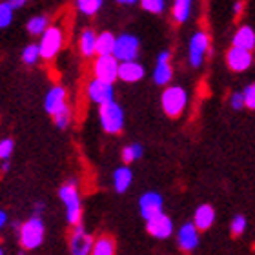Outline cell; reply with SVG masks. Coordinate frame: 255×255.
<instances>
[{
    "label": "cell",
    "mask_w": 255,
    "mask_h": 255,
    "mask_svg": "<svg viewBox=\"0 0 255 255\" xmlns=\"http://www.w3.org/2000/svg\"><path fill=\"white\" fill-rule=\"evenodd\" d=\"M59 195H60V201L66 206V219H68V223L73 224V226L79 224L80 215H82V208H80V197L75 181H69L68 184H64L59 190Z\"/></svg>",
    "instance_id": "1"
},
{
    "label": "cell",
    "mask_w": 255,
    "mask_h": 255,
    "mask_svg": "<svg viewBox=\"0 0 255 255\" xmlns=\"http://www.w3.org/2000/svg\"><path fill=\"white\" fill-rule=\"evenodd\" d=\"M101 126L106 133H119L124 128V112L115 101L104 102L101 104Z\"/></svg>",
    "instance_id": "2"
},
{
    "label": "cell",
    "mask_w": 255,
    "mask_h": 255,
    "mask_svg": "<svg viewBox=\"0 0 255 255\" xmlns=\"http://www.w3.org/2000/svg\"><path fill=\"white\" fill-rule=\"evenodd\" d=\"M160 102H162V110L166 112V115L179 117L188 104V93L182 90L181 86H171V88L164 90Z\"/></svg>",
    "instance_id": "3"
},
{
    "label": "cell",
    "mask_w": 255,
    "mask_h": 255,
    "mask_svg": "<svg viewBox=\"0 0 255 255\" xmlns=\"http://www.w3.org/2000/svg\"><path fill=\"white\" fill-rule=\"evenodd\" d=\"M44 241V223L42 219L31 217L27 223L22 224L20 228V243L22 248L26 250H35L42 245Z\"/></svg>",
    "instance_id": "4"
},
{
    "label": "cell",
    "mask_w": 255,
    "mask_h": 255,
    "mask_svg": "<svg viewBox=\"0 0 255 255\" xmlns=\"http://www.w3.org/2000/svg\"><path fill=\"white\" fill-rule=\"evenodd\" d=\"M64 42V33L60 27H46L42 33V40H40V57L46 60H51L55 55L59 53Z\"/></svg>",
    "instance_id": "5"
},
{
    "label": "cell",
    "mask_w": 255,
    "mask_h": 255,
    "mask_svg": "<svg viewBox=\"0 0 255 255\" xmlns=\"http://www.w3.org/2000/svg\"><path fill=\"white\" fill-rule=\"evenodd\" d=\"M119 62L121 60L115 55H99L93 68L95 77L106 82H115V79H119Z\"/></svg>",
    "instance_id": "6"
},
{
    "label": "cell",
    "mask_w": 255,
    "mask_h": 255,
    "mask_svg": "<svg viewBox=\"0 0 255 255\" xmlns=\"http://www.w3.org/2000/svg\"><path fill=\"white\" fill-rule=\"evenodd\" d=\"M138 48H140L138 38L133 37V35L124 33V35H121V37L115 40L113 55H115L121 62H124V60H135L138 55Z\"/></svg>",
    "instance_id": "7"
},
{
    "label": "cell",
    "mask_w": 255,
    "mask_h": 255,
    "mask_svg": "<svg viewBox=\"0 0 255 255\" xmlns=\"http://www.w3.org/2000/svg\"><path fill=\"white\" fill-rule=\"evenodd\" d=\"M208 48H210V37H208L204 31H197L190 40V62L193 68H199L204 60V55L208 53Z\"/></svg>",
    "instance_id": "8"
},
{
    "label": "cell",
    "mask_w": 255,
    "mask_h": 255,
    "mask_svg": "<svg viewBox=\"0 0 255 255\" xmlns=\"http://www.w3.org/2000/svg\"><path fill=\"white\" fill-rule=\"evenodd\" d=\"M146 228H148L149 235H153L155 239H168L173 232V223L168 215L160 212L153 217L146 219Z\"/></svg>",
    "instance_id": "9"
},
{
    "label": "cell",
    "mask_w": 255,
    "mask_h": 255,
    "mask_svg": "<svg viewBox=\"0 0 255 255\" xmlns=\"http://www.w3.org/2000/svg\"><path fill=\"white\" fill-rule=\"evenodd\" d=\"M44 106H46V112L55 117V115H59L62 112H68L69 108L66 104V91L64 88L60 86H55L51 90L48 91V95H46V101H44Z\"/></svg>",
    "instance_id": "10"
},
{
    "label": "cell",
    "mask_w": 255,
    "mask_h": 255,
    "mask_svg": "<svg viewBox=\"0 0 255 255\" xmlns=\"http://www.w3.org/2000/svg\"><path fill=\"white\" fill-rule=\"evenodd\" d=\"M88 95L97 104L113 101V82H106V80L101 79L91 80L90 86H88Z\"/></svg>",
    "instance_id": "11"
},
{
    "label": "cell",
    "mask_w": 255,
    "mask_h": 255,
    "mask_svg": "<svg viewBox=\"0 0 255 255\" xmlns=\"http://www.w3.org/2000/svg\"><path fill=\"white\" fill-rule=\"evenodd\" d=\"M173 77V69L170 66V51H160L157 57V66L153 69V80L155 84L164 86L168 84Z\"/></svg>",
    "instance_id": "12"
},
{
    "label": "cell",
    "mask_w": 255,
    "mask_h": 255,
    "mask_svg": "<svg viewBox=\"0 0 255 255\" xmlns=\"http://www.w3.org/2000/svg\"><path fill=\"white\" fill-rule=\"evenodd\" d=\"M93 250V241L91 237L84 232V228L80 224H75V232L71 235V254L75 255H86L91 254Z\"/></svg>",
    "instance_id": "13"
},
{
    "label": "cell",
    "mask_w": 255,
    "mask_h": 255,
    "mask_svg": "<svg viewBox=\"0 0 255 255\" xmlns=\"http://www.w3.org/2000/svg\"><path fill=\"white\" fill-rule=\"evenodd\" d=\"M138 206H140V213H142L144 219H149L157 215V213L162 212V197L155 191H149V193H144L138 201Z\"/></svg>",
    "instance_id": "14"
},
{
    "label": "cell",
    "mask_w": 255,
    "mask_h": 255,
    "mask_svg": "<svg viewBox=\"0 0 255 255\" xmlns=\"http://www.w3.org/2000/svg\"><path fill=\"white\" fill-rule=\"evenodd\" d=\"M228 66L234 71H245V69L250 68L252 64V53L250 49H245V48H237V46H234V48L228 51Z\"/></svg>",
    "instance_id": "15"
},
{
    "label": "cell",
    "mask_w": 255,
    "mask_h": 255,
    "mask_svg": "<svg viewBox=\"0 0 255 255\" xmlns=\"http://www.w3.org/2000/svg\"><path fill=\"white\" fill-rule=\"evenodd\" d=\"M177 241H179V246H181L184 252L195 250L197 245H199V228L195 224H184L181 230H179V235H177Z\"/></svg>",
    "instance_id": "16"
},
{
    "label": "cell",
    "mask_w": 255,
    "mask_h": 255,
    "mask_svg": "<svg viewBox=\"0 0 255 255\" xmlns=\"http://www.w3.org/2000/svg\"><path fill=\"white\" fill-rule=\"evenodd\" d=\"M144 77V68L135 60H124L119 64V79L124 82H137Z\"/></svg>",
    "instance_id": "17"
},
{
    "label": "cell",
    "mask_w": 255,
    "mask_h": 255,
    "mask_svg": "<svg viewBox=\"0 0 255 255\" xmlns=\"http://www.w3.org/2000/svg\"><path fill=\"white\" fill-rule=\"evenodd\" d=\"M215 221V212L210 204H202V206L197 208L195 217H193V224H195L199 230H208Z\"/></svg>",
    "instance_id": "18"
},
{
    "label": "cell",
    "mask_w": 255,
    "mask_h": 255,
    "mask_svg": "<svg viewBox=\"0 0 255 255\" xmlns=\"http://www.w3.org/2000/svg\"><path fill=\"white\" fill-rule=\"evenodd\" d=\"M234 46L237 48H245V49H254L255 48V33L252 27L248 26H243L239 31L235 33L234 37Z\"/></svg>",
    "instance_id": "19"
},
{
    "label": "cell",
    "mask_w": 255,
    "mask_h": 255,
    "mask_svg": "<svg viewBox=\"0 0 255 255\" xmlns=\"http://www.w3.org/2000/svg\"><path fill=\"white\" fill-rule=\"evenodd\" d=\"M131 179H133V173L129 168H119L113 173V186H115V190L119 193H124L129 188V184H131Z\"/></svg>",
    "instance_id": "20"
},
{
    "label": "cell",
    "mask_w": 255,
    "mask_h": 255,
    "mask_svg": "<svg viewBox=\"0 0 255 255\" xmlns=\"http://www.w3.org/2000/svg\"><path fill=\"white\" fill-rule=\"evenodd\" d=\"M115 40L117 38L113 37L112 33H101L97 37V55H113V49H115Z\"/></svg>",
    "instance_id": "21"
},
{
    "label": "cell",
    "mask_w": 255,
    "mask_h": 255,
    "mask_svg": "<svg viewBox=\"0 0 255 255\" xmlns=\"http://www.w3.org/2000/svg\"><path fill=\"white\" fill-rule=\"evenodd\" d=\"M80 51L82 55L86 57H91V55H95V49H97V35L91 29H86L82 35H80Z\"/></svg>",
    "instance_id": "22"
},
{
    "label": "cell",
    "mask_w": 255,
    "mask_h": 255,
    "mask_svg": "<svg viewBox=\"0 0 255 255\" xmlns=\"http://www.w3.org/2000/svg\"><path fill=\"white\" fill-rule=\"evenodd\" d=\"M191 11V0H175L173 4V18L177 22H186Z\"/></svg>",
    "instance_id": "23"
},
{
    "label": "cell",
    "mask_w": 255,
    "mask_h": 255,
    "mask_svg": "<svg viewBox=\"0 0 255 255\" xmlns=\"http://www.w3.org/2000/svg\"><path fill=\"white\" fill-rule=\"evenodd\" d=\"M91 254L95 255H113L115 254V243L112 239H108V237H102V239L95 241L93 243V250Z\"/></svg>",
    "instance_id": "24"
},
{
    "label": "cell",
    "mask_w": 255,
    "mask_h": 255,
    "mask_svg": "<svg viewBox=\"0 0 255 255\" xmlns=\"http://www.w3.org/2000/svg\"><path fill=\"white\" fill-rule=\"evenodd\" d=\"M77 7L82 15L91 16L102 7V0H77Z\"/></svg>",
    "instance_id": "25"
},
{
    "label": "cell",
    "mask_w": 255,
    "mask_h": 255,
    "mask_svg": "<svg viewBox=\"0 0 255 255\" xmlns=\"http://www.w3.org/2000/svg\"><path fill=\"white\" fill-rule=\"evenodd\" d=\"M46 27H48V16H33L31 20L27 22V31L31 33V35H42L46 31Z\"/></svg>",
    "instance_id": "26"
},
{
    "label": "cell",
    "mask_w": 255,
    "mask_h": 255,
    "mask_svg": "<svg viewBox=\"0 0 255 255\" xmlns=\"http://www.w3.org/2000/svg\"><path fill=\"white\" fill-rule=\"evenodd\" d=\"M13 4L11 2H2L0 4V29L2 27H7L13 20Z\"/></svg>",
    "instance_id": "27"
},
{
    "label": "cell",
    "mask_w": 255,
    "mask_h": 255,
    "mask_svg": "<svg viewBox=\"0 0 255 255\" xmlns=\"http://www.w3.org/2000/svg\"><path fill=\"white\" fill-rule=\"evenodd\" d=\"M140 157H142V146H138V144H131V146H126L123 149V160L126 164L140 159Z\"/></svg>",
    "instance_id": "28"
},
{
    "label": "cell",
    "mask_w": 255,
    "mask_h": 255,
    "mask_svg": "<svg viewBox=\"0 0 255 255\" xmlns=\"http://www.w3.org/2000/svg\"><path fill=\"white\" fill-rule=\"evenodd\" d=\"M38 59H40V46H37V44H29V46L24 48V51H22V60H24V62L35 64Z\"/></svg>",
    "instance_id": "29"
},
{
    "label": "cell",
    "mask_w": 255,
    "mask_h": 255,
    "mask_svg": "<svg viewBox=\"0 0 255 255\" xmlns=\"http://www.w3.org/2000/svg\"><path fill=\"white\" fill-rule=\"evenodd\" d=\"M140 5L149 13H162L164 11V0H140Z\"/></svg>",
    "instance_id": "30"
},
{
    "label": "cell",
    "mask_w": 255,
    "mask_h": 255,
    "mask_svg": "<svg viewBox=\"0 0 255 255\" xmlns=\"http://www.w3.org/2000/svg\"><path fill=\"white\" fill-rule=\"evenodd\" d=\"M245 230H246V219L243 215H235L234 221H232V234L235 237H239V235L245 234Z\"/></svg>",
    "instance_id": "31"
},
{
    "label": "cell",
    "mask_w": 255,
    "mask_h": 255,
    "mask_svg": "<svg viewBox=\"0 0 255 255\" xmlns=\"http://www.w3.org/2000/svg\"><path fill=\"white\" fill-rule=\"evenodd\" d=\"M13 148H15V144L11 138H4V140H0V159L5 160L9 159L11 153H13Z\"/></svg>",
    "instance_id": "32"
},
{
    "label": "cell",
    "mask_w": 255,
    "mask_h": 255,
    "mask_svg": "<svg viewBox=\"0 0 255 255\" xmlns=\"http://www.w3.org/2000/svg\"><path fill=\"white\" fill-rule=\"evenodd\" d=\"M243 93H245V106H248L250 110H255V82L248 86Z\"/></svg>",
    "instance_id": "33"
},
{
    "label": "cell",
    "mask_w": 255,
    "mask_h": 255,
    "mask_svg": "<svg viewBox=\"0 0 255 255\" xmlns=\"http://www.w3.org/2000/svg\"><path fill=\"white\" fill-rule=\"evenodd\" d=\"M55 124H57V128L59 129H64V128L68 126L69 124V121H71V112H62V113H59V115H55Z\"/></svg>",
    "instance_id": "34"
},
{
    "label": "cell",
    "mask_w": 255,
    "mask_h": 255,
    "mask_svg": "<svg viewBox=\"0 0 255 255\" xmlns=\"http://www.w3.org/2000/svg\"><path fill=\"white\" fill-rule=\"evenodd\" d=\"M230 104L234 110H241V108L245 106V93L239 91V93H234V95L230 97Z\"/></svg>",
    "instance_id": "35"
},
{
    "label": "cell",
    "mask_w": 255,
    "mask_h": 255,
    "mask_svg": "<svg viewBox=\"0 0 255 255\" xmlns=\"http://www.w3.org/2000/svg\"><path fill=\"white\" fill-rule=\"evenodd\" d=\"M5 223H7V215H5V212H0V230L4 228Z\"/></svg>",
    "instance_id": "36"
},
{
    "label": "cell",
    "mask_w": 255,
    "mask_h": 255,
    "mask_svg": "<svg viewBox=\"0 0 255 255\" xmlns=\"http://www.w3.org/2000/svg\"><path fill=\"white\" fill-rule=\"evenodd\" d=\"M241 11H243V2H237V4H235V7H234V13H235V15H239Z\"/></svg>",
    "instance_id": "37"
},
{
    "label": "cell",
    "mask_w": 255,
    "mask_h": 255,
    "mask_svg": "<svg viewBox=\"0 0 255 255\" xmlns=\"http://www.w3.org/2000/svg\"><path fill=\"white\" fill-rule=\"evenodd\" d=\"M9 2L13 4V7H20V5H24L26 0H9Z\"/></svg>",
    "instance_id": "38"
},
{
    "label": "cell",
    "mask_w": 255,
    "mask_h": 255,
    "mask_svg": "<svg viewBox=\"0 0 255 255\" xmlns=\"http://www.w3.org/2000/svg\"><path fill=\"white\" fill-rule=\"evenodd\" d=\"M119 4H135V2H138V0H117Z\"/></svg>",
    "instance_id": "39"
},
{
    "label": "cell",
    "mask_w": 255,
    "mask_h": 255,
    "mask_svg": "<svg viewBox=\"0 0 255 255\" xmlns=\"http://www.w3.org/2000/svg\"><path fill=\"white\" fill-rule=\"evenodd\" d=\"M9 170V162H7V159L4 160V162H2V171H7Z\"/></svg>",
    "instance_id": "40"
},
{
    "label": "cell",
    "mask_w": 255,
    "mask_h": 255,
    "mask_svg": "<svg viewBox=\"0 0 255 255\" xmlns=\"http://www.w3.org/2000/svg\"><path fill=\"white\" fill-rule=\"evenodd\" d=\"M2 254H4V252H2V248H0V255H2Z\"/></svg>",
    "instance_id": "41"
}]
</instances>
